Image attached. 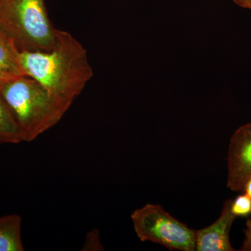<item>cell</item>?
<instances>
[{
    "label": "cell",
    "instance_id": "4",
    "mask_svg": "<svg viewBox=\"0 0 251 251\" xmlns=\"http://www.w3.org/2000/svg\"><path fill=\"white\" fill-rule=\"evenodd\" d=\"M135 233L141 242L161 244L171 251H196V230L189 228L158 204H148L132 213Z\"/></svg>",
    "mask_w": 251,
    "mask_h": 251
},
{
    "label": "cell",
    "instance_id": "11",
    "mask_svg": "<svg viewBox=\"0 0 251 251\" xmlns=\"http://www.w3.org/2000/svg\"><path fill=\"white\" fill-rule=\"evenodd\" d=\"M83 251H102L103 247L100 244L99 232L92 230L87 234L85 245L82 247Z\"/></svg>",
    "mask_w": 251,
    "mask_h": 251
},
{
    "label": "cell",
    "instance_id": "7",
    "mask_svg": "<svg viewBox=\"0 0 251 251\" xmlns=\"http://www.w3.org/2000/svg\"><path fill=\"white\" fill-rule=\"evenodd\" d=\"M22 219L18 214L0 217V251H23Z\"/></svg>",
    "mask_w": 251,
    "mask_h": 251
},
{
    "label": "cell",
    "instance_id": "5",
    "mask_svg": "<svg viewBox=\"0 0 251 251\" xmlns=\"http://www.w3.org/2000/svg\"><path fill=\"white\" fill-rule=\"evenodd\" d=\"M251 178V122L234 131L227 154V187L232 191H244Z\"/></svg>",
    "mask_w": 251,
    "mask_h": 251
},
{
    "label": "cell",
    "instance_id": "15",
    "mask_svg": "<svg viewBox=\"0 0 251 251\" xmlns=\"http://www.w3.org/2000/svg\"><path fill=\"white\" fill-rule=\"evenodd\" d=\"M7 78H9V77H6V75H4V74H2V73L0 72V84H1L3 81L6 80Z\"/></svg>",
    "mask_w": 251,
    "mask_h": 251
},
{
    "label": "cell",
    "instance_id": "9",
    "mask_svg": "<svg viewBox=\"0 0 251 251\" xmlns=\"http://www.w3.org/2000/svg\"><path fill=\"white\" fill-rule=\"evenodd\" d=\"M18 50L0 31V72L8 77L25 75L18 60Z\"/></svg>",
    "mask_w": 251,
    "mask_h": 251
},
{
    "label": "cell",
    "instance_id": "8",
    "mask_svg": "<svg viewBox=\"0 0 251 251\" xmlns=\"http://www.w3.org/2000/svg\"><path fill=\"white\" fill-rule=\"evenodd\" d=\"M25 142L22 130L12 112L0 95V143L18 144Z\"/></svg>",
    "mask_w": 251,
    "mask_h": 251
},
{
    "label": "cell",
    "instance_id": "3",
    "mask_svg": "<svg viewBox=\"0 0 251 251\" xmlns=\"http://www.w3.org/2000/svg\"><path fill=\"white\" fill-rule=\"evenodd\" d=\"M57 30L50 22L44 0H0V31L18 51L53 49Z\"/></svg>",
    "mask_w": 251,
    "mask_h": 251
},
{
    "label": "cell",
    "instance_id": "13",
    "mask_svg": "<svg viewBox=\"0 0 251 251\" xmlns=\"http://www.w3.org/2000/svg\"><path fill=\"white\" fill-rule=\"evenodd\" d=\"M239 6L251 10V0H233Z\"/></svg>",
    "mask_w": 251,
    "mask_h": 251
},
{
    "label": "cell",
    "instance_id": "1",
    "mask_svg": "<svg viewBox=\"0 0 251 251\" xmlns=\"http://www.w3.org/2000/svg\"><path fill=\"white\" fill-rule=\"evenodd\" d=\"M18 60L25 75L69 106L94 75L85 47L70 33L60 29L53 49L18 51Z\"/></svg>",
    "mask_w": 251,
    "mask_h": 251
},
{
    "label": "cell",
    "instance_id": "6",
    "mask_svg": "<svg viewBox=\"0 0 251 251\" xmlns=\"http://www.w3.org/2000/svg\"><path fill=\"white\" fill-rule=\"evenodd\" d=\"M232 200L224 202L221 216L214 224L196 232V251H234L229 241V232L237 216L232 214Z\"/></svg>",
    "mask_w": 251,
    "mask_h": 251
},
{
    "label": "cell",
    "instance_id": "10",
    "mask_svg": "<svg viewBox=\"0 0 251 251\" xmlns=\"http://www.w3.org/2000/svg\"><path fill=\"white\" fill-rule=\"evenodd\" d=\"M232 214L237 217H247L251 214V198L247 193L238 196L231 204Z\"/></svg>",
    "mask_w": 251,
    "mask_h": 251
},
{
    "label": "cell",
    "instance_id": "14",
    "mask_svg": "<svg viewBox=\"0 0 251 251\" xmlns=\"http://www.w3.org/2000/svg\"><path fill=\"white\" fill-rule=\"evenodd\" d=\"M243 191L247 193L248 196H250L251 198V178L247 181V184H246L245 186H244V191Z\"/></svg>",
    "mask_w": 251,
    "mask_h": 251
},
{
    "label": "cell",
    "instance_id": "2",
    "mask_svg": "<svg viewBox=\"0 0 251 251\" xmlns=\"http://www.w3.org/2000/svg\"><path fill=\"white\" fill-rule=\"evenodd\" d=\"M0 95L22 130L25 142L27 143L59 123L71 107L27 75L3 81L0 84Z\"/></svg>",
    "mask_w": 251,
    "mask_h": 251
},
{
    "label": "cell",
    "instance_id": "12",
    "mask_svg": "<svg viewBox=\"0 0 251 251\" xmlns=\"http://www.w3.org/2000/svg\"><path fill=\"white\" fill-rule=\"evenodd\" d=\"M244 232V240L240 251H251V219L248 220Z\"/></svg>",
    "mask_w": 251,
    "mask_h": 251
}]
</instances>
